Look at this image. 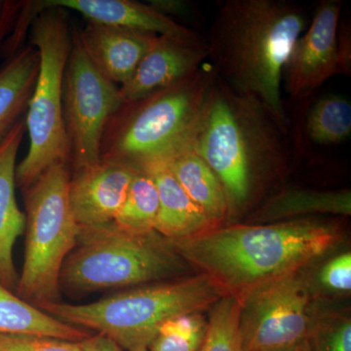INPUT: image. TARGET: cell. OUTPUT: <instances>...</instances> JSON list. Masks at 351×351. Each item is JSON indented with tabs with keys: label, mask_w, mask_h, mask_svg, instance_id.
I'll return each instance as SVG.
<instances>
[{
	"label": "cell",
	"mask_w": 351,
	"mask_h": 351,
	"mask_svg": "<svg viewBox=\"0 0 351 351\" xmlns=\"http://www.w3.org/2000/svg\"><path fill=\"white\" fill-rule=\"evenodd\" d=\"M159 196L156 232L173 244L218 228L189 198L167 166L149 171Z\"/></svg>",
	"instance_id": "17"
},
{
	"label": "cell",
	"mask_w": 351,
	"mask_h": 351,
	"mask_svg": "<svg viewBox=\"0 0 351 351\" xmlns=\"http://www.w3.org/2000/svg\"><path fill=\"white\" fill-rule=\"evenodd\" d=\"M167 167L208 218L223 226L230 218V205L223 184L206 162L189 149L171 160Z\"/></svg>",
	"instance_id": "20"
},
{
	"label": "cell",
	"mask_w": 351,
	"mask_h": 351,
	"mask_svg": "<svg viewBox=\"0 0 351 351\" xmlns=\"http://www.w3.org/2000/svg\"><path fill=\"white\" fill-rule=\"evenodd\" d=\"M306 27V11L294 2L228 0L205 39L208 62L219 80L237 93L257 99L285 133L284 71Z\"/></svg>",
	"instance_id": "1"
},
{
	"label": "cell",
	"mask_w": 351,
	"mask_h": 351,
	"mask_svg": "<svg viewBox=\"0 0 351 351\" xmlns=\"http://www.w3.org/2000/svg\"><path fill=\"white\" fill-rule=\"evenodd\" d=\"M0 335H36L82 341L87 330L64 323L25 302L0 283Z\"/></svg>",
	"instance_id": "21"
},
{
	"label": "cell",
	"mask_w": 351,
	"mask_h": 351,
	"mask_svg": "<svg viewBox=\"0 0 351 351\" xmlns=\"http://www.w3.org/2000/svg\"><path fill=\"white\" fill-rule=\"evenodd\" d=\"M24 1L0 0V49L5 47L17 27Z\"/></svg>",
	"instance_id": "29"
},
{
	"label": "cell",
	"mask_w": 351,
	"mask_h": 351,
	"mask_svg": "<svg viewBox=\"0 0 351 351\" xmlns=\"http://www.w3.org/2000/svg\"><path fill=\"white\" fill-rule=\"evenodd\" d=\"M215 75L207 61L170 86L121 104L104 131L101 160L149 173L188 151Z\"/></svg>",
	"instance_id": "4"
},
{
	"label": "cell",
	"mask_w": 351,
	"mask_h": 351,
	"mask_svg": "<svg viewBox=\"0 0 351 351\" xmlns=\"http://www.w3.org/2000/svg\"><path fill=\"white\" fill-rule=\"evenodd\" d=\"M325 214L350 216V189H291L280 191L270 196L253 213V221L269 223Z\"/></svg>",
	"instance_id": "18"
},
{
	"label": "cell",
	"mask_w": 351,
	"mask_h": 351,
	"mask_svg": "<svg viewBox=\"0 0 351 351\" xmlns=\"http://www.w3.org/2000/svg\"><path fill=\"white\" fill-rule=\"evenodd\" d=\"M206 274L181 277L119 291L90 304L48 302L38 308L53 317L114 341L123 350H147L166 321L202 313L226 295Z\"/></svg>",
	"instance_id": "5"
},
{
	"label": "cell",
	"mask_w": 351,
	"mask_h": 351,
	"mask_svg": "<svg viewBox=\"0 0 351 351\" xmlns=\"http://www.w3.org/2000/svg\"><path fill=\"white\" fill-rule=\"evenodd\" d=\"M339 226L314 218L258 225L221 226L174 243L193 269L226 294L240 295L299 271L332 248Z\"/></svg>",
	"instance_id": "2"
},
{
	"label": "cell",
	"mask_w": 351,
	"mask_h": 351,
	"mask_svg": "<svg viewBox=\"0 0 351 351\" xmlns=\"http://www.w3.org/2000/svg\"><path fill=\"white\" fill-rule=\"evenodd\" d=\"M341 0H322L308 29L295 41L284 71L286 91L295 103L306 101L328 80L350 75L339 50Z\"/></svg>",
	"instance_id": "11"
},
{
	"label": "cell",
	"mask_w": 351,
	"mask_h": 351,
	"mask_svg": "<svg viewBox=\"0 0 351 351\" xmlns=\"http://www.w3.org/2000/svg\"><path fill=\"white\" fill-rule=\"evenodd\" d=\"M0 351H80V341L36 335H0Z\"/></svg>",
	"instance_id": "27"
},
{
	"label": "cell",
	"mask_w": 351,
	"mask_h": 351,
	"mask_svg": "<svg viewBox=\"0 0 351 351\" xmlns=\"http://www.w3.org/2000/svg\"><path fill=\"white\" fill-rule=\"evenodd\" d=\"M29 27L40 68L25 113L29 149L16 169V182L22 191L54 164L69 163L63 112L64 71L73 36L68 11L48 7L34 18Z\"/></svg>",
	"instance_id": "7"
},
{
	"label": "cell",
	"mask_w": 351,
	"mask_h": 351,
	"mask_svg": "<svg viewBox=\"0 0 351 351\" xmlns=\"http://www.w3.org/2000/svg\"><path fill=\"white\" fill-rule=\"evenodd\" d=\"M243 351H274L309 339L311 295L301 270L237 295Z\"/></svg>",
	"instance_id": "9"
},
{
	"label": "cell",
	"mask_w": 351,
	"mask_h": 351,
	"mask_svg": "<svg viewBox=\"0 0 351 351\" xmlns=\"http://www.w3.org/2000/svg\"><path fill=\"white\" fill-rule=\"evenodd\" d=\"M208 320L202 313L184 314L166 321L149 343V351H199Z\"/></svg>",
	"instance_id": "25"
},
{
	"label": "cell",
	"mask_w": 351,
	"mask_h": 351,
	"mask_svg": "<svg viewBox=\"0 0 351 351\" xmlns=\"http://www.w3.org/2000/svg\"><path fill=\"white\" fill-rule=\"evenodd\" d=\"M308 341L311 351H351L350 318L314 321Z\"/></svg>",
	"instance_id": "26"
},
{
	"label": "cell",
	"mask_w": 351,
	"mask_h": 351,
	"mask_svg": "<svg viewBox=\"0 0 351 351\" xmlns=\"http://www.w3.org/2000/svg\"><path fill=\"white\" fill-rule=\"evenodd\" d=\"M39 68L38 50L29 44L0 69V143L27 113Z\"/></svg>",
	"instance_id": "19"
},
{
	"label": "cell",
	"mask_w": 351,
	"mask_h": 351,
	"mask_svg": "<svg viewBox=\"0 0 351 351\" xmlns=\"http://www.w3.org/2000/svg\"><path fill=\"white\" fill-rule=\"evenodd\" d=\"M149 4L159 13L163 14L171 19H173V16L186 17L193 13L191 4L182 0H151Z\"/></svg>",
	"instance_id": "30"
},
{
	"label": "cell",
	"mask_w": 351,
	"mask_h": 351,
	"mask_svg": "<svg viewBox=\"0 0 351 351\" xmlns=\"http://www.w3.org/2000/svg\"><path fill=\"white\" fill-rule=\"evenodd\" d=\"M136 173L105 160L71 172L69 202L80 230L114 221Z\"/></svg>",
	"instance_id": "13"
},
{
	"label": "cell",
	"mask_w": 351,
	"mask_h": 351,
	"mask_svg": "<svg viewBox=\"0 0 351 351\" xmlns=\"http://www.w3.org/2000/svg\"><path fill=\"white\" fill-rule=\"evenodd\" d=\"M319 281L323 287L335 292H350V252L339 254L328 261L320 270Z\"/></svg>",
	"instance_id": "28"
},
{
	"label": "cell",
	"mask_w": 351,
	"mask_h": 351,
	"mask_svg": "<svg viewBox=\"0 0 351 351\" xmlns=\"http://www.w3.org/2000/svg\"><path fill=\"white\" fill-rule=\"evenodd\" d=\"M138 351H149V350H138Z\"/></svg>",
	"instance_id": "33"
},
{
	"label": "cell",
	"mask_w": 351,
	"mask_h": 351,
	"mask_svg": "<svg viewBox=\"0 0 351 351\" xmlns=\"http://www.w3.org/2000/svg\"><path fill=\"white\" fill-rule=\"evenodd\" d=\"M274 351H311V345H309L308 339L301 341V343H295L294 346H288V348H281Z\"/></svg>",
	"instance_id": "32"
},
{
	"label": "cell",
	"mask_w": 351,
	"mask_h": 351,
	"mask_svg": "<svg viewBox=\"0 0 351 351\" xmlns=\"http://www.w3.org/2000/svg\"><path fill=\"white\" fill-rule=\"evenodd\" d=\"M206 336L199 351H243L239 330V300L226 295L210 307Z\"/></svg>",
	"instance_id": "24"
},
{
	"label": "cell",
	"mask_w": 351,
	"mask_h": 351,
	"mask_svg": "<svg viewBox=\"0 0 351 351\" xmlns=\"http://www.w3.org/2000/svg\"><path fill=\"white\" fill-rule=\"evenodd\" d=\"M307 135L316 144H339L351 135V104L338 95L324 97L309 110Z\"/></svg>",
	"instance_id": "23"
},
{
	"label": "cell",
	"mask_w": 351,
	"mask_h": 351,
	"mask_svg": "<svg viewBox=\"0 0 351 351\" xmlns=\"http://www.w3.org/2000/svg\"><path fill=\"white\" fill-rule=\"evenodd\" d=\"M193 269L170 240L154 230L135 234L113 223L80 228L64 261L60 289L82 297L186 276Z\"/></svg>",
	"instance_id": "6"
},
{
	"label": "cell",
	"mask_w": 351,
	"mask_h": 351,
	"mask_svg": "<svg viewBox=\"0 0 351 351\" xmlns=\"http://www.w3.org/2000/svg\"><path fill=\"white\" fill-rule=\"evenodd\" d=\"M83 49L97 71L113 84H125L157 36L149 32L86 21L76 29Z\"/></svg>",
	"instance_id": "14"
},
{
	"label": "cell",
	"mask_w": 351,
	"mask_h": 351,
	"mask_svg": "<svg viewBox=\"0 0 351 351\" xmlns=\"http://www.w3.org/2000/svg\"><path fill=\"white\" fill-rule=\"evenodd\" d=\"M27 132L25 115L0 143V283L13 290L18 276L13 260L16 240L25 232V216L16 199L17 156Z\"/></svg>",
	"instance_id": "16"
},
{
	"label": "cell",
	"mask_w": 351,
	"mask_h": 351,
	"mask_svg": "<svg viewBox=\"0 0 351 351\" xmlns=\"http://www.w3.org/2000/svg\"><path fill=\"white\" fill-rule=\"evenodd\" d=\"M159 211L158 191L151 175L137 172L132 180L125 200L112 221L117 228L135 234L156 228Z\"/></svg>",
	"instance_id": "22"
},
{
	"label": "cell",
	"mask_w": 351,
	"mask_h": 351,
	"mask_svg": "<svg viewBox=\"0 0 351 351\" xmlns=\"http://www.w3.org/2000/svg\"><path fill=\"white\" fill-rule=\"evenodd\" d=\"M32 19L48 7L82 14L86 21L149 32L156 36H188L193 29L159 13L149 3L134 0H38L27 1Z\"/></svg>",
	"instance_id": "15"
},
{
	"label": "cell",
	"mask_w": 351,
	"mask_h": 351,
	"mask_svg": "<svg viewBox=\"0 0 351 351\" xmlns=\"http://www.w3.org/2000/svg\"><path fill=\"white\" fill-rule=\"evenodd\" d=\"M119 106V87L97 71L73 29L63 86L71 172L100 162L104 131Z\"/></svg>",
	"instance_id": "10"
},
{
	"label": "cell",
	"mask_w": 351,
	"mask_h": 351,
	"mask_svg": "<svg viewBox=\"0 0 351 351\" xmlns=\"http://www.w3.org/2000/svg\"><path fill=\"white\" fill-rule=\"evenodd\" d=\"M80 351H124L114 341L104 335L96 334L80 341Z\"/></svg>",
	"instance_id": "31"
},
{
	"label": "cell",
	"mask_w": 351,
	"mask_h": 351,
	"mask_svg": "<svg viewBox=\"0 0 351 351\" xmlns=\"http://www.w3.org/2000/svg\"><path fill=\"white\" fill-rule=\"evenodd\" d=\"M262 104L215 75L191 149L223 184L230 218L245 211L263 180L285 171V135Z\"/></svg>",
	"instance_id": "3"
},
{
	"label": "cell",
	"mask_w": 351,
	"mask_h": 351,
	"mask_svg": "<svg viewBox=\"0 0 351 351\" xmlns=\"http://www.w3.org/2000/svg\"><path fill=\"white\" fill-rule=\"evenodd\" d=\"M71 176V164L56 163L23 191L25 256L15 290L36 306L61 302L62 269L77 243L80 226L69 202Z\"/></svg>",
	"instance_id": "8"
},
{
	"label": "cell",
	"mask_w": 351,
	"mask_h": 351,
	"mask_svg": "<svg viewBox=\"0 0 351 351\" xmlns=\"http://www.w3.org/2000/svg\"><path fill=\"white\" fill-rule=\"evenodd\" d=\"M207 61L206 40L196 32L188 36H157L130 80L119 87L120 105L188 77Z\"/></svg>",
	"instance_id": "12"
}]
</instances>
